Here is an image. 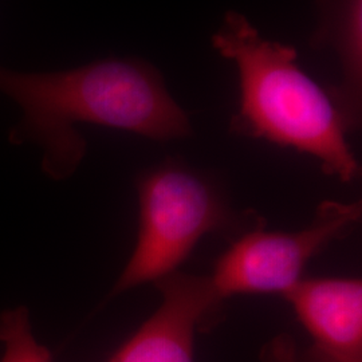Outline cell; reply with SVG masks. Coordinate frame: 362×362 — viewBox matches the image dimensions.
I'll return each instance as SVG.
<instances>
[{"instance_id": "6da1fadb", "label": "cell", "mask_w": 362, "mask_h": 362, "mask_svg": "<svg viewBox=\"0 0 362 362\" xmlns=\"http://www.w3.org/2000/svg\"><path fill=\"white\" fill-rule=\"evenodd\" d=\"M0 93L22 110L10 143L40 146L42 170L52 180L70 177L86 155L78 125L127 130L155 141L187 139L194 132L161 71L140 58H106L50 73L0 66Z\"/></svg>"}, {"instance_id": "7a4b0ae2", "label": "cell", "mask_w": 362, "mask_h": 362, "mask_svg": "<svg viewBox=\"0 0 362 362\" xmlns=\"http://www.w3.org/2000/svg\"><path fill=\"white\" fill-rule=\"evenodd\" d=\"M212 46L233 61L240 104L230 129L315 157L326 175L356 180L361 168L329 93L297 65V50L264 39L243 13L227 11Z\"/></svg>"}, {"instance_id": "3957f363", "label": "cell", "mask_w": 362, "mask_h": 362, "mask_svg": "<svg viewBox=\"0 0 362 362\" xmlns=\"http://www.w3.org/2000/svg\"><path fill=\"white\" fill-rule=\"evenodd\" d=\"M137 243L112 288V297L176 272L207 233L262 227L246 224L260 221L257 216L235 214L218 184L204 173L176 161L145 172L137 181Z\"/></svg>"}, {"instance_id": "277c9868", "label": "cell", "mask_w": 362, "mask_h": 362, "mask_svg": "<svg viewBox=\"0 0 362 362\" xmlns=\"http://www.w3.org/2000/svg\"><path fill=\"white\" fill-rule=\"evenodd\" d=\"M360 202L326 200L310 224L294 233L264 231L258 227L242 233L216 262L211 282L219 297L236 294H281L300 282L308 263L360 223Z\"/></svg>"}, {"instance_id": "5b68a950", "label": "cell", "mask_w": 362, "mask_h": 362, "mask_svg": "<svg viewBox=\"0 0 362 362\" xmlns=\"http://www.w3.org/2000/svg\"><path fill=\"white\" fill-rule=\"evenodd\" d=\"M156 285L158 309L107 362H194L196 332L216 318L223 299L209 276L176 272Z\"/></svg>"}, {"instance_id": "8992f818", "label": "cell", "mask_w": 362, "mask_h": 362, "mask_svg": "<svg viewBox=\"0 0 362 362\" xmlns=\"http://www.w3.org/2000/svg\"><path fill=\"white\" fill-rule=\"evenodd\" d=\"M284 297L308 330L311 345L293 362H362V282L302 279Z\"/></svg>"}, {"instance_id": "52a82bcc", "label": "cell", "mask_w": 362, "mask_h": 362, "mask_svg": "<svg viewBox=\"0 0 362 362\" xmlns=\"http://www.w3.org/2000/svg\"><path fill=\"white\" fill-rule=\"evenodd\" d=\"M315 6L318 21L309 45L336 52L341 77L327 93L351 133L361 121L362 0H315Z\"/></svg>"}, {"instance_id": "ba28073f", "label": "cell", "mask_w": 362, "mask_h": 362, "mask_svg": "<svg viewBox=\"0 0 362 362\" xmlns=\"http://www.w3.org/2000/svg\"><path fill=\"white\" fill-rule=\"evenodd\" d=\"M0 342L4 344L0 362H52L50 350L34 337L30 313L25 306L0 314Z\"/></svg>"}]
</instances>
